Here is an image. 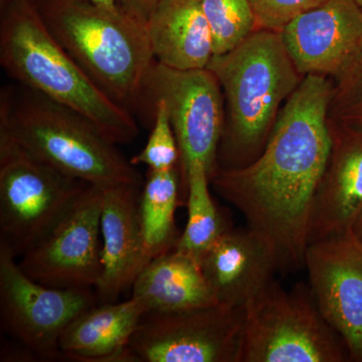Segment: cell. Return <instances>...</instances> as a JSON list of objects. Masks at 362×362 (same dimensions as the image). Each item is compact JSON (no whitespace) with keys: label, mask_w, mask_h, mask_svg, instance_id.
I'll return each mask as SVG.
<instances>
[{"label":"cell","mask_w":362,"mask_h":362,"mask_svg":"<svg viewBox=\"0 0 362 362\" xmlns=\"http://www.w3.org/2000/svg\"><path fill=\"white\" fill-rule=\"evenodd\" d=\"M333 90L328 77L305 76L279 112L262 153L243 168H218L209 180L270 245L281 270L304 267L312 206L332 145Z\"/></svg>","instance_id":"cell-1"},{"label":"cell","mask_w":362,"mask_h":362,"mask_svg":"<svg viewBox=\"0 0 362 362\" xmlns=\"http://www.w3.org/2000/svg\"><path fill=\"white\" fill-rule=\"evenodd\" d=\"M0 64L14 82L76 112L115 144H129L139 134L133 113L71 58L33 0H0Z\"/></svg>","instance_id":"cell-2"},{"label":"cell","mask_w":362,"mask_h":362,"mask_svg":"<svg viewBox=\"0 0 362 362\" xmlns=\"http://www.w3.org/2000/svg\"><path fill=\"white\" fill-rule=\"evenodd\" d=\"M206 68L220 83L228 112L218 168H243L265 148L281 104L304 77L281 33L268 30H255L230 51L214 54Z\"/></svg>","instance_id":"cell-3"},{"label":"cell","mask_w":362,"mask_h":362,"mask_svg":"<svg viewBox=\"0 0 362 362\" xmlns=\"http://www.w3.org/2000/svg\"><path fill=\"white\" fill-rule=\"evenodd\" d=\"M47 30L93 82L131 113L140 110L154 59L146 25L122 6L33 0Z\"/></svg>","instance_id":"cell-4"},{"label":"cell","mask_w":362,"mask_h":362,"mask_svg":"<svg viewBox=\"0 0 362 362\" xmlns=\"http://www.w3.org/2000/svg\"><path fill=\"white\" fill-rule=\"evenodd\" d=\"M0 131L30 156L88 185H143L115 143L76 112L18 83L0 92Z\"/></svg>","instance_id":"cell-5"},{"label":"cell","mask_w":362,"mask_h":362,"mask_svg":"<svg viewBox=\"0 0 362 362\" xmlns=\"http://www.w3.org/2000/svg\"><path fill=\"white\" fill-rule=\"evenodd\" d=\"M349 349L308 285L274 280L244 307L240 362H347Z\"/></svg>","instance_id":"cell-6"},{"label":"cell","mask_w":362,"mask_h":362,"mask_svg":"<svg viewBox=\"0 0 362 362\" xmlns=\"http://www.w3.org/2000/svg\"><path fill=\"white\" fill-rule=\"evenodd\" d=\"M87 185L30 156L0 131V244L21 258L58 225Z\"/></svg>","instance_id":"cell-7"},{"label":"cell","mask_w":362,"mask_h":362,"mask_svg":"<svg viewBox=\"0 0 362 362\" xmlns=\"http://www.w3.org/2000/svg\"><path fill=\"white\" fill-rule=\"evenodd\" d=\"M218 78L209 69L176 70L154 62L146 81L140 110L164 102L180 149L181 173L194 162L209 171L218 168V151L226 115Z\"/></svg>","instance_id":"cell-8"},{"label":"cell","mask_w":362,"mask_h":362,"mask_svg":"<svg viewBox=\"0 0 362 362\" xmlns=\"http://www.w3.org/2000/svg\"><path fill=\"white\" fill-rule=\"evenodd\" d=\"M98 301L92 289H59L40 284L28 277L13 252L0 244L2 327L33 356H61L59 342L64 331Z\"/></svg>","instance_id":"cell-9"},{"label":"cell","mask_w":362,"mask_h":362,"mask_svg":"<svg viewBox=\"0 0 362 362\" xmlns=\"http://www.w3.org/2000/svg\"><path fill=\"white\" fill-rule=\"evenodd\" d=\"M244 308L216 303L146 313L129 342L137 361L240 362Z\"/></svg>","instance_id":"cell-10"},{"label":"cell","mask_w":362,"mask_h":362,"mask_svg":"<svg viewBox=\"0 0 362 362\" xmlns=\"http://www.w3.org/2000/svg\"><path fill=\"white\" fill-rule=\"evenodd\" d=\"M102 188L88 185L58 225L21 257L28 277L59 289L96 288L102 272Z\"/></svg>","instance_id":"cell-11"},{"label":"cell","mask_w":362,"mask_h":362,"mask_svg":"<svg viewBox=\"0 0 362 362\" xmlns=\"http://www.w3.org/2000/svg\"><path fill=\"white\" fill-rule=\"evenodd\" d=\"M308 286L324 318L362 362V242L351 230L307 247Z\"/></svg>","instance_id":"cell-12"},{"label":"cell","mask_w":362,"mask_h":362,"mask_svg":"<svg viewBox=\"0 0 362 362\" xmlns=\"http://www.w3.org/2000/svg\"><path fill=\"white\" fill-rule=\"evenodd\" d=\"M303 77L339 78L362 56V9L356 0H325L281 32Z\"/></svg>","instance_id":"cell-13"},{"label":"cell","mask_w":362,"mask_h":362,"mask_svg":"<svg viewBox=\"0 0 362 362\" xmlns=\"http://www.w3.org/2000/svg\"><path fill=\"white\" fill-rule=\"evenodd\" d=\"M142 185L102 188V272L96 287L104 302H115L146 268L151 258L145 246L139 216Z\"/></svg>","instance_id":"cell-14"},{"label":"cell","mask_w":362,"mask_h":362,"mask_svg":"<svg viewBox=\"0 0 362 362\" xmlns=\"http://www.w3.org/2000/svg\"><path fill=\"white\" fill-rule=\"evenodd\" d=\"M330 127L332 145L312 206L309 245L350 232L362 211V127L331 120Z\"/></svg>","instance_id":"cell-15"},{"label":"cell","mask_w":362,"mask_h":362,"mask_svg":"<svg viewBox=\"0 0 362 362\" xmlns=\"http://www.w3.org/2000/svg\"><path fill=\"white\" fill-rule=\"evenodd\" d=\"M199 263L216 301L235 308H244L281 270L270 245L249 226L226 228Z\"/></svg>","instance_id":"cell-16"},{"label":"cell","mask_w":362,"mask_h":362,"mask_svg":"<svg viewBox=\"0 0 362 362\" xmlns=\"http://www.w3.org/2000/svg\"><path fill=\"white\" fill-rule=\"evenodd\" d=\"M146 309L136 298L95 305L78 316L59 339L62 354L82 361H137L129 342Z\"/></svg>","instance_id":"cell-17"},{"label":"cell","mask_w":362,"mask_h":362,"mask_svg":"<svg viewBox=\"0 0 362 362\" xmlns=\"http://www.w3.org/2000/svg\"><path fill=\"white\" fill-rule=\"evenodd\" d=\"M146 30L154 59L162 65L206 69L214 57L213 33L199 0H158Z\"/></svg>","instance_id":"cell-18"},{"label":"cell","mask_w":362,"mask_h":362,"mask_svg":"<svg viewBox=\"0 0 362 362\" xmlns=\"http://www.w3.org/2000/svg\"><path fill=\"white\" fill-rule=\"evenodd\" d=\"M132 295L146 313H168L218 303L201 263L171 250L152 259L136 279Z\"/></svg>","instance_id":"cell-19"},{"label":"cell","mask_w":362,"mask_h":362,"mask_svg":"<svg viewBox=\"0 0 362 362\" xmlns=\"http://www.w3.org/2000/svg\"><path fill=\"white\" fill-rule=\"evenodd\" d=\"M180 177L177 168L148 170L139 199V216L145 246L151 259L175 249V211L178 206Z\"/></svg>","instance_id":"cell-20"},{"label":"cell","mask_w":362,"mask_h":362,"mask_svg":"<svg viewBox=\"0 0 362 362\" xmlns=\"http://www.w3.org/2000/svg\"><path fill=\"white\" fill-rule=\"evenodd\" d=\"M182 175L187 189V221L175 249L199 262L228 228L209 192L211 181L206 166L194 162Z\"/></svg>","instance_id":"cell-21"},{"label":"cell","mask_w":362,"mask_h":362,"mask_svg":"<svg viewBox=\"0 0 362 362\" xmlns=\"http://www.w3.org/2000/svg\"><path fill=\"white\" fill-rule=\"evenodd\" d=\"M214 40V54H225L256 30L249 0H199Z\"/></svg>","instance_id":"cell-22"},{"label":"cell","mask_w":362,"mask_h":362,"mask_svg":"<svg viewBox=\"0 0 362 362\" xmlns=\"http://www.w3.org/2000/svg\"><path fill=\"white\" fill-rule=\"evenodd\" d=\"M153 112V123L148 141L142 151L130 159L133 165H146L148 170L165 171L177 168L180 149L175 131L164 102L156 101L148 107Z\"/></svg>","instance_id":"cell-23"},{"label":"cell","mask_w":362,"mask_h":362,"mask_svg":"<svg viewBox=\"0 0 362 362\" xmlns=\"http://www.w3.org/2000/svg\"><path fill=\"white\" fill-rule=\"evenodd\" d=\"M337 80L329 107L330 120L362 127V56Z\"/></svg>","instance_id":"cell-24"},{"label":"cell","mask_w":362,"mask_h":362,"mask_svg":"<svg viewBox=\"0 0 362 362\" xmlns=\"http://www.w3.org/2000/svg\"><path fill=\"white\" fill-rule=\"evenodd\" d=\"M325 0H249L257 30L281 33L300 14Z\"/></svg>","instance_id":"cell-25"},{"label":"cell","mask_w":362,"mask_h":362,"mask_svg":"<svg viewBox=\"0 0 362 362\" xmlns=\"http://www.w3.org/2000/svg\"><path fill=\"white\" fill-rule=\"evenodd\" d=\"M158 0H119L118 4L127 13L146 25Z\"/></svg>","instance_id":"cell-26"},{"label":"cell","mask_w":362,"mask_h":362,"mask_svg":"<svg viewBox=\"0 0 362 362\" xmlns=\"http://www.w3.org/2000/svg\"><path fill=\"white\" fill-rule=\"evenodd\" d=\"M351 232L354 235L362 242V211L356 218V223L352 226Z\"/></svg>","instance_id":"cell-27"},{"label":"cell","mask_w":362,"mask_h":362,"mask_svg":"<svg viewBox=\"0 0 362 362\" xmlns=\"http://www.w3.org/2000/svg\"><path fill=\"white\" fill-rule=\"evenodd\" d=\"M89 1L92 2V4H97V6L106 7L115 6L118 4L116 0H89ZM117 1H118V0H117Z\"/></svg>","instance_id":"cell-28"},{"label":"cell","mask_w":362,"mask_h":362,"mask_svg":"<svg viewBox=\"0 0 362 362\" xmlns=\"http://www.w3.org/2000/svg\"><path fill=\"white\" fill-rule=\"evenodd\" d=\"M356 1L357 2V4L361 7L362 9V0H356Z\"/></svg>","instance_id":"cell-29"}]
</instances>
